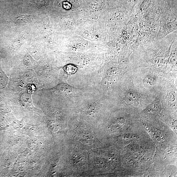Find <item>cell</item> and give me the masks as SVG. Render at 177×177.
<instances>
[{
  "label": "cell",
  "mask_w": 177,
  "mask_h": 177,
  "mask_svg": "<svg viewBox=\"0 0 177 177\" xmlns=\"http://www.w3.org/2000/svg\"><path fill=\"white\" fill-rule=\"evenodd\" d=\"M177 15L165 2L160 15L159 29L156 39H161L177 30Z\"/></svg>",
  "instance_id": "1"
},
{
  "label": "cell",
  "mask_w": 177,
  "mask_h": 177,
  "mask_svg": "<svg viewBox=\"0 0 177 177\" xmlns=\"http://www.w3.org/2000/svg\"><path fill=\"white\" fill-rule=\"evenodd\" d=\"M121 7L124 8L131 15L134 6L139 0H118Z\"/></svg>",
  "instance_id": "2"
},
{
  "label": "cell",
  "mask_w": 177,
  "mask_h": 177,
  "mask_svg": "<svg viewBox=\"0 0 177 177\" xmlns=\"http://www.w3.org/2000/svg\"><path fill=\"white\" fill-rule=\"evenodd\" d=\"M125 100L127 103L134 104L138 101L137 94L133 91L129 92L125 96Z\"/></svg>",
  "instance_id": "3"
},
{
  "label": "cell",
  "mask_w": 177,
  "mask_h": 177,
  "mask_svg": "<svg viewBox=\"0 0 177 177\" xmlns=\"http://www.w3.org/2000/svg\"><path fill=\"white\" fill-rule=\"evenodd\" d=\"M122 121L123 120L121 118L115 119L111 123L110 125V128L112 130H117L119 129L121 126L122 123H121Z\"/></svg>",
  "instance_id": "4"
},
{
  "label": "cell",
  "mask_w": 177,
  "mask_h": 177,
  "mask_svg": "<svg viewBox=\"0 0 177 177\" xmlns=\"http://www.w3.org/2000/svg\"><path fill=\"white\" fill-rule=\"evenodd\" d=\"M170 8L172 11L177 15V0H169Z\"/></svg>",
  "instance_id": "5"
},
{
  "label": "cell",
  "mask_w": 177,
  "mask_h": 177,
  "mask_svg": "<svg viewBox=\"0 0 177 177\" xmlns=\"http://www.w3.org/2000/svg\"><path fill=\"white\" fill-rule=\"evenodd\" d=\"M22 100L24 103L30 104L31 102V96L28 94H25L22 96Z\"/></svg>",
  "instance_id": "6"
},
{
  "label": "cell",
  "mask_w": 177,
  "mask_h": 177,
  "mask_svg": "<svg viewBox=\"0 0 177 177\" xmlns=\"http://www.w3.org/2000/svg\"><path fill=\"white\" fill-rule=\"evenodd\" d=\"M154 81L153 78L149 77H146L145 79V83L148 86L152 85L154 83Z\"/></svg>",
  "instance_id": "7"
},
{
  "label": "cell",
  "mask_w": 177,
  "mask_h": 177,
  "mask_svg": "<svg viewBox=\"0 0 177 177\" xmlns=\"http://www.w3.org/2000/svg\"><path fill=\"white\" fill-rule=\"evenodd\" d=\"M63 6L65 9H69L68 7L70 8L69 4L67 2H64L63 3Z\"/></svg>",
  "instance_id": "8"
},
{
  "label": "cell",
  "mask_w": 177,
  "mask_h": 177,
  "mask_svg": "<svg viewBox=\"0 0 177 177\" xmlns=\"http://www.w3.org/2000/svg\"><path fill=\"white\" fill-rule=\"evenodd\" d=\"M163 1L166 2L168 3V5L169 6L170 8V4L169 0H163Z\"/></svg>",
  "instance_id": "9"
}]
</instances>
